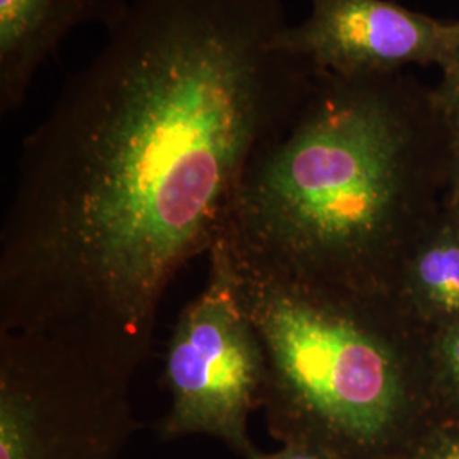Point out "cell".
Segmentation results:
<instances>
[{
  "label": "cell",
  "instance_id": "cell-9",
  "mask_svg": "<svg viewBox=\"0 0 459 459\" xmlns=\"http://www.w3.org/2000/svg\"><path fill=\"white\" fill-rule=\"evenodd\" d=\"M437 377L444 402L449 409V420L459 422V322L443 328L437 341Z\"/></svg>",
  "mask_w": 459,
  "mask_h": 459
},
{
  "label": "cell",
  "instance_id": "cell-10",
  "mask_svg": "<svg viewBox=\"0 0 459 459\" xmlns=\"http://www.w3.org/2000/svg\"><path fill=\"white\" fill-rule=\"evenodd\" d=\"M405 459H459V422L427 427Z\"/></svg>",
  "mask_w": 459,
  "mask_h": 459
},
{
  "label": "cell",
  "instance_id": "cell-7",
  "mask_svg": "<svg viewBox=\"0 0 459 459\" xmlns=\"http://www.w3.org/2000/svg\"><path fill=\"white\" fill-rule=\"evenodd\" d=\"M132 0H0V115L19 111L36 77L83 26L109 31Z\"/></svg>",
  "mask_w": 459,
  "mask_h": 459
},
{
  "label": "cell",
  "instance_id": "cell-11",
  "mask_svg": "<svg viewBox=\"0 0 459 459\" xmlns=\"http://www.w3.org/2000/svg\"><path fill=\"white\" fill-rule=\"evenodd\" d=\"M441 70L443 75L434 85V94L446 115H459V45Z\"/></svg>",
  "mask_w": 459,
  "mask_h": 459
},
{
  "label": "cell",
  "instance_id": "cell-8",
  "mask_svg": "<svg viewBox=\"0 0 459 459\" xmlns=\"http://www.w3.org/2000/svg\"><path fill=\"white\" fill-rule=\"evenodd\" d=\"M413 301L443 328L459 322V231L451 221L437 230L409 269Z\"/></svg>",
  "mask_w": 459,
  "mask_h": 459
},
{
  "label": "cell",
  "instance_id": "cell-12",
  "mask_svg": "<svg viewBox=\"0 0 459 459\" xmlns=\"http://www.w3.org/2000/svg\"><path fill=\"white\" fill-rule=\"evenodd\" d=\"M250 459H339L325 449L315 447L310 444H282V447L274 453H263L257 449Z\"/></svg>",
  "mask_w": 459,
  "mask_h": 459
},
{
  "label": "cell",
  "instance_id": "cell-6",
  "mask_svg": "<svg viewBox=\"0 0 459 459\" xmlns=\"http://www.w3.org/2000/svg\"><path fill=\"white\" fill-rule=\"evenodd\" d=\"M459 45V21H441L392 0H310L301 22L288 24L276 47L316 70L356 77L443 68Z\"/></svg>",
  "mask_w": 459,
  "mask_h": 459
},
{
  "label": "cell",
  "instance_id": "cell-5",
  "mask_svg": "<svg viewBox=\"0 0 459 459\" xmlns=\"http://www.w3.org/2000/svg\"><path fill=\"white\" fill-rule=\"evenodd\" d=\"M203 291L184 308L167 342L164 385L170 407L159 422L162 439L214 437L250 459V413L263 409V344L238 293L229 244L218 237L208 252Z\"/></svg>",
  "mask_w": 459,
  "mask_h": 459
},
{
  "label": "cell",
  "instance_id": "cell-3",
  "mask_svg": "<svg viewBox=\"0 0 459 459\" xmlns=\"http://www.w3.org/2000/svg\"><path fill=\"white\" fill-rule=\"evenodd\" d=\"M229 248L263 344L261 411L271 436L339 459L407 458L429 426H420L386 298L298 278Z\"/></svg>",
  "mask_w": 459,
  "mask_h": 459
},
{
  "label": "cell",
  "instance_id": "cell-4",
  "mask_svg": "<svg viewBox=\"0 0 459 459\" xmlns=\"http://www.w3.org/2000/svg\"><path fill=\"white\" fill-rule=\"evenodd\" d=\"M132 383L55 337L0 330V459H119Z\"/></svg>",
  "mask_w": 459,
  "mask_h": 459
},
{
  "label": "cell",
  "instance_id": "cell-1",
  "mask_svg": "<svg viewBox=\"0 0 459 459\" xmlns=\"http://www.w3.org/2000/svg\"><path fill=\"white\" fill-rule=\"evenodd\" d=\"M284 0H132L21 147L0 231V330L130 381L182 267L229 225L255 150L316 68L276 47Z\"/></svg>",
  "mask_w": 459,
  "mask_h": 459
},
{
  "label": "cell",
  "instance_id": "cell-13",
  "mask_svg": "<svg viewBox=\"0 0 459 459\" xmlns=\"http://www.w3.org/2000/svg\"><path fill=\"white\" fill-rule=\"evenodd\" d=\"M459 186V115L451 116V187Z\"/></svg>",
  "mask_w": 459,
  "mask_h": 459
},
{
  "label": "cell",
  "instance_id": "cell-14",
  "mask_svg": "<svg viewBox=\"0 0 459 459\" xmlns=\"http://www.w3.org/2000/svg\"><path fill=\"white\" fill-rule=\"evenodd\" d=\"M447 206H449V221L459 231V186L451 187V196H449Z\"/></svg>",
  "mask_w": 459,
  "mask_h": 459
},
{
  "label": "cell",
  "instance_id": "cell-2",
  "mask_svg": "<svg viewBox=\"0 0 459 459\" xmlns=\"http://www.w3.org/2000/svg\"><path fill=\"white\" fill-rule=\"evenodd\" d=\"M451 181V116L411 72L316 70L296 115L255 150L223 237L298 278L383 296L394 246Z\"/></svg>",
  "mask_w": 459,
  "mask_h": 459
}]
</instances>
